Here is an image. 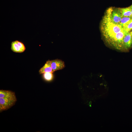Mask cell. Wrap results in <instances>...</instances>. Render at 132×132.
<instances>
[{
    "label": "cell",
    "instance_id": "obj_7",
    "mask_svg": "<svg viewBox=\"0 0 132 132\" xmlns=\"http://www.w3.org/2000/svg\"><path fill=\"white\" fill-rule=\"evenodd\" d=\"M119 8L122 16L132 17L131 10L129 6Z\"/></svg>",
    "mask_w": 132,
    "mask_h": 132
},
{
    "label": "cell",
    "instance_id": "obj_4",
    "mask_svg": "<svg viewBox=\"0 0 132 132\" xmlns=\"http://www.w3.org/2000/svg\"><path fill=\"white\" fill-rule=\"evenodd\" d=\"M50 62L51 66L54 72L62 69L65 66L64 62L60 59H57L50 60Z\"/></svg>",
    "mask_w": 132,
    "mask_h": 132
},
{
    "label": "cell",
    "instance_id": "obj_3",
    "mask_svg": "<svg viewBox=\"0 0 132 132\" xmlns=\"http://www.w3.org/2000/svg\"><path fill=\"white\" fill-rule=\"evenodd\" d=\"M105 15L113 23L119 24L122 16L119 8L111 7L107 10Z\"/></svg>",
    "mask_w": 132,
    "mask_h": 132
},
{
    "label": "cell",
    "instance_id": "obj_10",
    "mask_svg": "<svg viewBox=\"0 0 132 132\" xmlns=\"http://www.w3.org/2000/svg\"><path fill=\"white\" fill-rule=\"evenodd\" d=\"M132 19V17L122 16L119 24L123 27Z\"/></svg>",
    "mask_w": 132,
    "mask_h": 132
},
{
    "label": "cell",
    "instance_id": "obj_2",
    "mask_svg": "<svg viewBox=\"0 0 132 132\" xmlns=\"http://www.w3.org/2000/svg\"><path fill=\"white\" fill-rule=\"evenodd\" d=\"M16 101L14 92L9 90H0V112L11 108Z\"/></svg>",
    "mask_w": 132,
    "mask_h": 132
},
{
    "label": "cell",
    "instance_id": "obj_5",
    "mask_svg": "<svg viewBox=\"0 0 132 132\" xmlns=\"http://www.w3.org/2000/svg\"><path fill=\"white\" fill-rule=\"evenodd\" d=\"M132 44V37L130 32L126 33L123 39V50H127Z\"/></svg>",
    "mask_w": 132,
    "mask_h": 132
},
{
    "label": "cell",
    "instance_id": "obj_13",
    "mask_svg": "<svg viewBox=\"0 0 132 132\" xmlns=\"http://www.w3.org/2000/svg\"><path fill=\"white\" fill-rule=\"evenodd\" d=\"M129 7L131 9V14H132V4L131 6H130Z\"/></svg>",
    "mask_w": 132,
    "mask_h": 132
},
{
    "label": "cell",
    "instance_id": "obj_6",
    "mask_svg": "<svg viewBox=\"0 0 132 132\" xmlns=\"http://www.w3.org/2000/svg\"><path fill=\"white\" fill-rule=\"evenodd\" d=\"M39 73L40 74L45 73L54 72L50 64V60L46 61L44 65L39 70Z\"/></svg>",
    "mask_w": 132,
    "mask_h": 132
},
{
    "label": "cell",
    "instance_id": "obj_9",
    "mask_svg": "<svg viewBox=\"0 0 132 132\" xmlns=\"http://www.w3.org/2000/svg\"><path fill=\"white\" fill-rule=\"evenodd\" d=\"M43 77L44 79L47 81H51L54 78L52 72L44 73L43 74Z\"/></svg>",
    "mask_w": 132,
    "mask_h": 132
},
{
    "label": "cell",
    "instance_id": "obj_8",
    "mask_svg": "<svg viewBox=\"0 0 132 132\" xmlns=\"http://www.w3.org/2000/svg\"><path fill=\"white\" fill-rule=\"evenodd\" d=\"M11 45V49L13 52L18 53H21L23 52L19 47L15 41L12 42Z\"/></svg>",
    "mask_w": 132,
    "mask_h": 132
},
{
    "label": "cell",
    "instance_id": "obj_12",
    "mask_svg": "<svg viewBox=\"0 0 132 132\" xmlns=\"http://www.w3.org/2000/svg\"><path fill=\"white\" fill-rule=\"evenodd\" d=\"M15 41L19 47L24 52L26 49L25 46L24 44L22 43L18 40H16Z\"/></svg>",
    "mask_w": 132,
    "mask_h": 132
},
{
    "label": "cell",
    "instance_id": "obj_14",
    "mask_svg": "<svg viewBox=\"0 0 132 132\" xmlns=\"http://www.w3.org/2000/svg\"><path fill=\"white\" fill-rule=\"evenodd\" d=\"M130 34L132 36V32H131L130 33Z\"/></svg>",
    "mask_w": 132,
    "mask_h": 132
},
{
    "label": "cell",
    "instance_id": "obj_11",
    "mask_svg": "<svg viewBox=\"0 0 132 132\" xmlns=\"http://www.w3.org/2000/svg\"><path fill=\"white\" fill-rule=\"evenodd\" d=\"M123 28L126 33L129 32L132 30V19L124 25Z\"/></svg>",
    "mask_w": 132,
    "mask_h": 132
},
{
    "label": "cell",
    "instance_id": "obj_1",
    "mask_svg": "<svg viewBox=\"0 0 132 132\" xmlns=\"http://www.w3.org/2000/svg\"><path fill=\"white\" fill-rule=\"evenodd\" d=\"M100 29L108 44L117 49L123 50V40L126 32L122 26L112 22L105 15L101 23Z\"/></svg>",
    "mask_w": 132,
    "mask_h": 132
}]
</instances>
